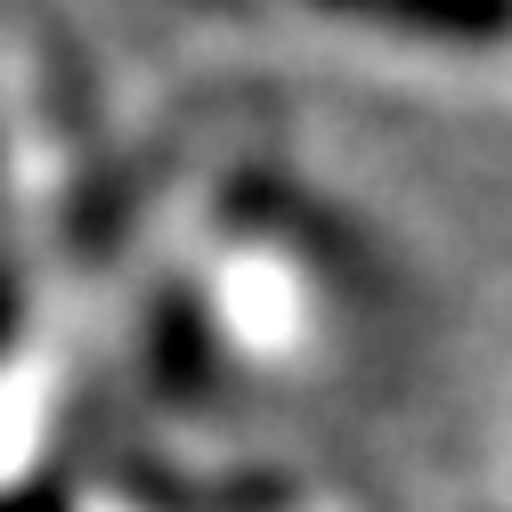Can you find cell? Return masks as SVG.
<instances>
[{"label": "cell", "instance_id": "obj_1", "mask_svg": "<svg viewBox=\"0 0 512 512\" xmlns=\"http://www.w3.org/2000/svg\"><path fill=\"white\" fill-rule=\"evenodd\" d=\"M334 17H366L391 33H431V41H504L512 0H317Z\"/></svg>", "mask_w": 512, "mask_h": 512}, {"label": "cell", "instance_id": "obj_2", "mask_svg": "<svg viewBox=\"0 0 512 512\" xmlns=\"http://www.w3.org/2000/svg\"><path fill=\"white\" fill-rule=\"evenodd\" d=\"M0 334H9V285H0Z\"/></svg>", "mask_w": 512, "mask_h": 512}]
</instances>
